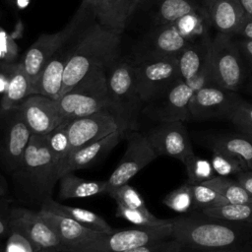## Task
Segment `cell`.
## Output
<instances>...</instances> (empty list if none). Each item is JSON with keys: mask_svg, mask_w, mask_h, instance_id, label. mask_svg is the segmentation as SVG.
Instances as JSON below:
<instances>
[{"mask_svg": "<svg viewBox=\"0 0 252 252\" xmlns=\"http://www.w3.org/2000/svg\"><path fill=\"white\" fill-rule=\"evenodd\" d=\"M213 152V158L211 163L215 172L220 176L236 175L242 171L248 170L247 165L239 158L228 155L220 150L211 149Z\"/></svg>", "mask_w": 252, "mask_h": 252, "instance_id": "obj_34", "label": "cell"}, {"mask_svg": "<svg viewBox=\"0 0 252 252\" xmlns=\"http://www.w3.org/2000/svg\"><path fill=\"white\" fill-rule=\"evenodd\" d=\"M192 13H207L201 0H159L157 11L158 26L171 25Z\"/></svg>", "mask_w": 252, "mask_h": 252, "instance_id": "obj_29", "label": "cell"}, {"mask_svg": "<svg viewBox=\"0 0 252 252\" xmlns=\"http://www.w3.org/2000/svg\"><path fill=\"white\" fill-rule=\"evenodd\" d=\"M202 184L216 190L218 193L223 196L229 204L252 203V196L235 178L233 179L228 176L216 175L212 179Z\"/></svg>", "mask_w": 252, "mask_h": 252, "instance_id": "obj_30", "label": "cell"}, {"mask_svg": "<svg viewBox=\"0 0 252 252\" xmlns=\"http://www.w3.org/2000/svg\"><path fill=\"white\" fill-rule=\"evenodd\" d=\"M244 10L245 17L252 20V0H239Z\"/></svg>", "mask_w": 252, "mask_h": 252, "instance_id": "obj_46", "label": "cell"}, {"mask_svg": "<svg viewBox=\"0 0 252 252\" xmlns=\"http://www.w3.org/2000/svg\"><path fill=\"white\" fill-rule=\"evenodd\" d=\"M196 39L182 33L174 24L158 26L144 40L137 59L162 57L178 58L182 51Z\"/></svg>", "mask_w": 252, "mask_h": 252, "instance_id": "obj_18", "label": "cell"}, {"mask_svg": "<svg viewBox=\"0 0 252 252\" xmlns=\"http://www.w3.org/2000/svg\"><path fill=\"white\" fill-rule=\"evenodd\" d=\"M40 252H60V251H40Z\"/></svg>", "mask_w": 252, "mask_h": 252, "instance_id": "obj_52", "label": "cell"}, {"mask_svg": "<svg viewBox=\"0 0 252 252\" xmlns=\"http://www.w3.org/2000/svg\"><path fill=\"white\" fill-rule=\"evenodd\" d=\"M242 100L237 92L218 86H206L196 90L190 100L191 121L228 119Z\"/></svg>", "mask_w": 252, "mask_h": 252, "instance_id": "obj_13", "label": "cell"}, {"mask_svg": "<svg viewBox=\"0 0 252 252\" xmlns=\"http://www.w3.org/2000/svg\"><path fill=\"white\" fill-rule=\"evenodd\" d=\"M209 146L239 158L248 169H252V140L242 133L213 137L209 141Z\"/></svg>", "mask_w": 252, "mask_h": 252, "instance_id": "obj_28", "label": "cell"}, {"mask_svg": "<svg viewBox=\"0 0 252 252\" xmlns=\"http://www.w3.org/2000/svg\"><path fill=\"white\" fill-rule=\"evenodd\" d=\"M31 94H32V84L22 62L12 65L8 70L7 83L0 102L1 110L7 111L19 107Z\"/></svg>", "mask_w": 252, "mask_h": 252, "instance_id": "obj_25", "label": "cell"}, {"mask_svg": "<svg viewBox=\"0 0 252 252\" xmlns=\"http://www.w3.org/2000/svg\"><path fill=\"white\" fill-rule=\"evenodd\" d=\"M247 65H248V77H247V79H249L250 87L252 88V63L251 62H247Z\"/></svg>", "mask_w": 252, "mask_h": 252, "instance_id": "obj_49", "label": "cell"}, {"mask_svg": "<svg viewBox=\"0 0 252 252\" xmlns=\"http://www.w3.org/2000/svg\"><path fill=\"white\" fill-rule=\"evenodd\" d=\"M137 91L144 104L180 80L178 58H142L133 62Z\"/></svg>", "mask_w": 252, "mask_h": 252, "instance_id": "obj_8", "label": "cell"}, {"mask_svg": "<svg viewBox=\"0 0 252 252\" xmlns=\"http://www.w3.org/2000/svg\"><path fill=\"white\" fill-rule=\"evenodd\" d=\"M199 252H252L247 250H237V249H216V250H204Z\"/></svg>", "mask_w": 252, "mask_h": 252, "instance_id": "obj_48", "label": "cell"}, {"mask_svg": "<svg viewBox=\"0 0 252 252\" xmlns=\"http://www.w3.org/2000/svg\"><path fill=\"white\" fill-rule=\"evenodd\" d=\"M91 1H92V2H94V0H91Z\"/></svg>", "mask_w": 252, "mask_h": 252, "instance_id": "obj_53", "label": "cell"}, {"mask_svg": "<svg viewBox=\"0 0 252 252\" xmlns=\"http://www.w3.org/2000/svg\"><path fill=\"white\" fill-rule=\"evenodd\" d=\"M4 248L5 252H36L31 241L14 228H10Z\"/></svg>", "mask_w": 252, "mask_h": 252, "instance_id": "obj_41", "label": "cell"}, {"mask_svg": "<svg viewBox=\"0 0 252 252\" xmlns=\"http://www.w3.org/2000/svg\"><path fill=\"white\" fill-rule=\"evenodd\" d=\"M99 194H106V180H86L73 172L66 173L59 179V197L62 200L87 198Z\"/></svg>", "mask_w": 252, "mask_h": 252, "instance_id": "obj_27", "label": "cell"}, {"mask_svg": "<svg viewBox=\"0 0 252 252\" xmlns=\"http://www.w3.org/2000/svg\"><path fill=\"white\" fill-rule=\"evenodd\" d=\"M125 138L127 140L126 151L106 180V194L110 190L128 183L140 170L158 157L146 135L138 130L129 132Z\"/></svg>", "mask_w": 252, "mask_h": 252, "instance_id": "obj_11", "label": "cell"}, {"mask_svg": "<svg viewBox=\"0 0 252 252\" xmlns=\"http://www.w3.org/2000/svg\"><path fill=\"white\" fill-rule=\"evenodd\" d=\"M215 1H217V0H201V2L204 4V6L206 7V9L208 8V6L209 5H211L213 2H215Z\"/></svg>", "mask_w": 252, "mask_h": 252, "instance_id": "obj_50", "label": "cell"}, {"mask_svg": "<svg viewBox=\"0 0 252 252\" xmlns=\"http://www.w3.org/2000/svg\"><path fill=\"white\" fill-rule=\"evenodd\" d=\"M107 90L110 112L117 119L125 136L139 127V115L143 111L136 84L133 62L114 64L107 72Z\"/></svg>", "mask_w": 252, "mask_h": 252, "instance_id": "obj_4", "label": "cell"}, {"mask_svg": "<svg viewBox=\"0 0 252 252\" xmlns=\"http://www.w3.org/2000/svg\"><path fill=\"white\" fill-rule=\"evenodd\" d=\"M56 101L65 120L102 110L110 111L107 69H98L90 73Z\"/></svg>", "mask_w": 252, "mask_h": 252, "instance_id": "obj_6", "label": "cell"}, {"mask_svg": "<svg viewBox=\"0 0 252 252\" xmlns=\"http://www.w3.org/2000/svg\"><path fill=\"white\" fill-rule=\"evenodd\" d=\"M172 238L191 250L237 249L252 251V224L200 214L171 219Z\"/></svg>", "mask_w": 252, "mask_h": 252, "instance_id": "obj_1", "label": "cell"}, {"mask_svg": "<svg viewBox=\"0 0 252 252\" xmlns=\"http://www.w3.org/2000/svg\"><path fill=\"white\" fill-rule=\"evenodd\" d=\"M209 70L214 86L238 92L248 77V65L235 35L217 32L212 38Z\"/></svg>", "mask_w": 252, "mask_h": 252, "instance_id": "obj_5", "label": "cell"}, {"mask_svg": "<svg viewBox=\"0 0 252 252\" xmlns=\"http://www.w3.org/2000/svg\"><path fill=\"white\" fill-rule=\"evenodd\" d=\"M243 135L252 140V103L241 100L228 116V119Z\"/></svg>", "mask_w": 252, "mask_h": 252, "instance_id": "obj_39", "label": "cell"}, {"mask_svg": "<svg viewBox=\"0 0 252 252\" xmlns=\"http://www.w3.org/2000/svg\"><path fill=\"white\" fill-rule=\"evenodd\" d=\"M122 32L94 24L89 27L72 48L67 61L60 96L73 89L90 73L108 69L116 57ZM59 96V97H60Z\"/></svg>", "mask_w": 252, "mask_h": 252, "instance_id": "obj_2", "label": "cell"}, {"mask_svg": "<svg viewBox=\"0 0 252 252\" xmlns=\"http://www.w3.org/2000/svg\"><path fill=\"white\" fill-rule=\"evenodd\" d=\"M67 125H68V119L64 120L60 125H58L52 131L44 135L47 141V145L53 157L59 163V170L62 163L71 153L70 141H69L68 132H67Z\"/></svg>", "mask_w": 252, "mask_h": 252, "instance_id": "obj_32", "label": "cell"}, {"mask_svg": "<svg viewBox=\"0 0 252 252\" xmlns=\"http://www.w3.org/2000/svg\"><path fill=\"white\" fill-rule=\"evenodd\" d=\"M235 41L245 60L252 63V39L235 35Z\"/></svg>", "mask_w": 252, "mask_h": 252, "instance_id": "obj_43", "label": "cell"}, {"mask_svg": "<svg viewBox=\"0 0 252 252\" xmlns=\"http://www.w3.org/2000/svg\"><path fill=\"white\" fill-rule=\"evenodd\" d=\"M2 112L4 121L0 132V160L13 173L23 160L32 131L18 107Z\"/></svg>", "mask_w": 252, "mask_h": 252, "instance_id": "obj_10", "label": "cell"}, {"mask_svg": "<svg viewBox=\"0 0 252 252\" xmlns=\"http://www.w3.org/2000/svg\"><path fill=\"white\" fill-rule=\"evenodd\" d=\"M236 35L243 36L249 39H252V20L245 18L242 26L240 27L239 31L237 32Z\"/></svg>", "mask_w": 252, "mask_h": 252, "instance_id": "obj_45", "label": "cell"}, {"mask_svg": "<svg viewBox=\"0 0 252 252\" xmlns=\"http://www.w3.org/2000/svg\"><path fill=\"white\" fill-rule=\"evenodd\" d=\"M145 135L158 156L170 157L184 163L195 155L184 122H158Z\"/></svg>", "mask_w": 252, "mask_h": 252, "instance_id": "obj_15", "label": "cell"}, {"mask_svg": "<svg viewBox=\"0 0 252 252\" xmlns=\"http://www.w3.org/2000/svg\"><path fill=\"white\" fill-rule=\"evenodd\" d=\"M7 192H8L7 181L2 175H0V198L4 197L7 194Z\"/></svg>", "mask_w": 252, "mask_h": 252, "instance_id": "obj_47", "label": "cell"}, {"mask_svg": "<svg viewBox=\"0 0 252 252\" xmlns=\"http://www.w3.org/2000/svg\"><path fill=\"white\" fill-rule=\"evenodd\" d=\"M212 38L207 32L187 46L178 57L180 79L194 91L214 86L209 70Z\"/></svg>", "mask_w": 252, "mask_h": 252, "instance_id": "obj_16", "label": "cell"}, {"mask_svg": "<svg viewBox=\"0 0 252 252\" xmlns=\"http://www.w3.org/2000/svg\"><path fill=\"white\" fill-rule=\"evenodd\" d=\"M72 48L65 49L63 47L52 56L33 86L32 94H42L55 100L59 98L63 85L64 70L71 56Z\"/></svg>", "mask_w": 252, "mask_h": 252, "instance_id": "obj_22", "label": "cell"}, {"mask_svg": "<svg viewBox=\"0 0 252 252\" xmlns=\"http://www.w3.org/2000/svg\"><path fill=\"white\" fill-rule=\"evenodd\" d=\"M8 1H13V0H8Z\"/></svg>", "mask_w": 252, "mask_h": 252, "instance_id": "obj_54", "label": "cell"}, {"mask_svg": "<svg viewBox=\"0 0 252 252\" xmlns=\"http://www.w3.org/2000/svg\"><path fill=\"white\" fill-rule=\"evenodd\" d=\"M194 210H201L229 204L228 201L213 188L205 184L191 185Z\"/></svg>", "mask_w": 252, "mask_h": 252, "instance_id": "obj_37", "label": "cell"}, {"mask_svg": "<svg viewBox=\"0 0 252 252\" xmlns=\"http://www.w3.org/2000/svg\"><path fill=\"white\" fill-rule=\"evenodd\" d=\"M33 135L44 136L65 119L57 101L42 94H31L18 107Z\"/></svg>", "mask_w": 252, "mask_h": 252, "instance_id": "obj_19", "label": "cell"}, {"mask_svg": "<svg viewBox=\"0 0 252 252\" xmlns=\"http://www.w3.org/2000/svg\"><path fill=\"white\" fill-rule=\"evenodd\" d=\"M194 90L181 79L146 103L143 113L158 122H190V100Z\"/></svg>", "mask_w": 252, "mask_h": 252, "instance_id": "obj_12", "label": "cell"}, {"mask_svg": "<svg viewBox=\"0 0 252 252\" xmlns=\"http://www.w3.org/2000/svg\"><path fill=\"white\" fill-rule=\"evenodd\" d=\"M10 213L5 200H0V239L6 238L10 232Z\"/></svg>", "mask_w": 252, "mask_h": 252, "instance_id": "obj_42", "label": "cell"}, {"mask_svg": "<svg viewBox=\"0 0 252 252\" xmlns=\"http://www.w3.org/2000/svg\"><path fill=\"white\" fill-rule=\"evenodd\" d=\"M116 204L138 210H149L141 194L129 183L116 187L107 193Z\"/></svg>", "mask_w": 252, "mask_h": 252, "instance_id": "obj_38", "label": "cell"}, {"mask_svg": "<svg viewBox=\"0 0 252 252\" xmlns=\"http://www.w3.org/2000/svg\"><path fill=\"white\" fill-rule=\"evenodd\" d=\"M187 171V182L190 185L202 184L216 176L211 161L194 155L184 163Z\"/></svg>", "mask_w": 252, "mask_h": 252, "instance_id": "obj_35", "label": "cell"}, {"mask_svg": "<svg viewBox=\"0 0 252 252\" xmlns=\"http://www.w3.org/2000/svg\"><path fill=\"white\" fill-rule=\"evenodd\" d=\"M45 221L55 230L66 252H77L79 248L94 240L101 232L90 229L76 220L45 209L38 211Z\"/></svg>", "mask_w": 252, "mask_h": 252, "instance_id": "obj_21", "label": "cell"}, {"mask_svg": "<svg viewBox=\"0 0 252 252\" xmlns=\"http://www.w3.org/2000/svg\"><path fill=\"white\" fill-rule=\"evenodd\" d=\"M201 213L217 219L252 224V203L226 204L204 209Z\"/></svg>", "mask_w": 252, "mask_h": 252, "instance_id": "obj_31", "label": "cell"}, {"mask_svg": "<svg viewBox=\"0 0 252 252\" xmlns=\"http://www.w3.org/2000/svg\"><path fill=\"white\" fill-rule=\"evenodd\" d=\"M0 252H5V248L0 245Z\"/></svg>", "mask_w": 252, "mask_h": 252, "instance_id": "obj_51", "label": "cell"}, {"mask_svg": "<svg viewBox=\"0 0 252 252\" xmlns=\"http://www.w3.org/2000/svg\"><path fill=\"white\" fill-rule=\"evenodd\" d=\"M192 250L179 242L175 238H166L163 240L149 243L124 252H191Z\"/></svg>", "mask_w": 252, "mask_h": 252, "instance_id": "obj_40", "label": "cell"}, {"mask_svg": "<svg viewBox=\"0 0 252 252\" xmlns=\"http://www.w3.org/2000/svg\"><path fill=\"white\" fill-rule=\"evenodd\" d=\"M123 138L125 134L121 130H116L99 140L72 151L60 167V177L69 172L91 167L115 148Z\"/></svg>", "mask_w": 252, "mask_h": 252, "instance_id": "obj_20", "label": "cell"}, {"mask_svg": "<svg viewBox=\"0 0 252 252\" xmlns=\"http://www.w3.org/2000/svg\"><path fill=\"white\" fill-rule=\"evenodd\" d=\"M40 208L66 216L94 231L109 233L114 230V228L111 227V225L99 215L84 208H77L61 204L52 198L43 202Z\"/></svg>", "mask_w": 252, "mask_h": 252, "instance_id": "obj_26", "label": "cell"}, {"mask_svg": "<svg viewBox=\"0 0 252 252\" xmlns=\"http://www.w3.org/2000/svg\"><path fill=\"white\" fill-rule=\"evenodd\" d=\"M208 18L217 32L236 35L245 20L239 0H217L207 8Z\"/></svg>", "mask_w": 252, "mask_h": 252, "instance_id": "obj_23", "label": "cell"}, {"mask_svg": "<svg viewBox=\"0 0 252 252\" xmlns=\"http://www.w3.org/2000/svg\"><path fill=\"white\" fill-rule=\"evenodd\" d=\"M10 228L17 229L25 235L33 245L36 252H66L55 230L45 221L39 212L20 207L12 208L10 213Z\"/></svg>", "mask_w": 252, "mask_h": 252, "instance_id": "obj_14", "label": "cell"}, {"mask_svg": "<svg viewBox=\"0 0 252 252\" xmlns=\"http://www.w3.org/2000/svg\"><path fill=\"white\" fill-rule=\"evenodd\" d=\"M116 130H121L120 125L109 110L68 119L67 132L71 152L99 140Z\"/></svg>", "mask_w": 252, "mask_h": 252, "instance_id": "obj_17", "label": "cell"}, {"mask_svg": "<svg viewBox=\"0 0 252 252\" xmlns=\"http://www.w3.org/2000/svg\"><path fill=\"white\" fill-rule=\"evenodd\" d=\"M235 179L252 196V169H248L236 174Z\"/></svg>", "mask_w": 252, "mask_h": 252, "instance_id": "obj_44", "label": "cell"}, {"mask_svg": "<svg viewBox=\"0 0 252 252\" xmlns=\"http://www.w3.org/2000/svg\"><path fill=\"white\" fill-rule=\"evenodd\" d=\"M172 237V224L158 226H137L128 229H114L101 233L77 252H124L149 243Z\"/></svg>", "mask_w": 252, "mask_h": 252, "instance_id": "obj_9", "label": "cell"}, {"mask_svg": "<svg viewBox=\"0 0 252 252\" xmlns=\"http://www.w3.org/2000/svg\"><path fill=\"white\" fill-rule=\"evenodd\" d=\"M162 203L167 208L180 214H185L194 210L191 185L188 182H185L176 189L170 191L162 199Z\"/></svg>", "mask_w": 252, "mask_h": 252, "instance_id": "obj_36", "label": "cell"}, {"mask_svg": "<svg viewBox=\"0 0 252 252\" xmlns=\"http://www.w3.org/2000/svg\"><path fill=\"white\" fill-rule=\"evenodd\" d=\"M115 216L129 221L136 226H158L171 223V219H158L149 210L143 211L132 209L119 204H116Z\"/></svg>", "mask_w": 252, "mask_h": 252, "instance_id": "obj_33", "label": "cell"}, {"mask_svg": "<svg viewBox=\"0 0 252 252\" xmlns=\"http://www.w3.org/2000/svg\"><path fill=\"white\" fill-rule=\"evenodd\" d=\"M90 2L92 1L84 0L76 16L68 24V26L54 33H42L25 53L21 62L31 81L32 92L47 62L52 58L54 54H56L61 48L64 47L74 32L78 31L82 20L86 18V8Z\"/></svg>", "mask_w": 252, "mask_h": 252, "instance_id": "obj_7", "label": "cell"}, {"mask_svg": "<svg viewBox=\"0 0 252 252\" xmlns=\"http://www.w3.org/2000/svg\"><path fill=\"white\" fill-rule=\"evenodd\" d=\"M139 0H94L93 10L99 25L123 32Z\"/></svg>", "mask_w": 252, "mask_h": 252, "instance_id": "obj_24", "label": "cell"}, {"mask_svg": "<svg viewBox=\"0 0 252 252\" xmlns=\"http://www.w3.org/2000/svg\"><path fill=\"white\" fill-rule=\"evenodd\" d=\"M18 187L31 200L42 204L50 199L59 180V163L53 157L45 136L32 134L23 160L12 173Z\"/></svg>", "mask_w": 252, "mask_h": 252, "instance_id": "obj_3", "label": "cell"}]
</instances>
